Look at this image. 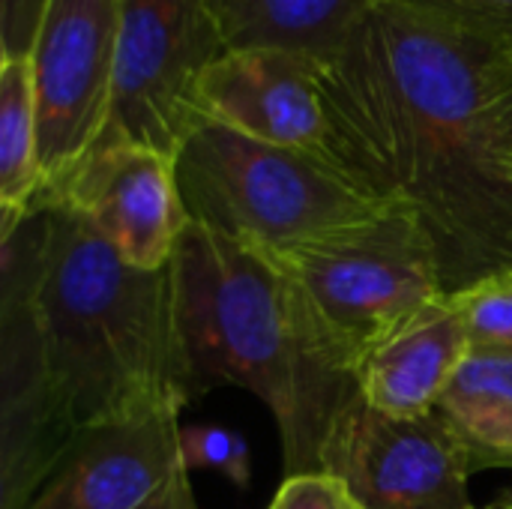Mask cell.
Returning <instances> with one entry per match:
<instances>
[{
    "mask_svg": "<svg viewBox=\"0 0 512 509\" xmlns=\"http://www.w3.org/2000/svg\"><path fill=\"white\" fill-rule=\"evenodd\" d=\"M480 509H512V489H507V492H501L495 501H489L486 507Z\"/></svg>",
    "mask_w": 512,
    "mask_h": 509,
    "instance_id": "23",
    "label": "cell"
},
{
    "mask_svg": "<svg viewBox=\"0 0 512 509\" xmlns=\"http://www.w3.org/2000/svg\"><path fill=\"white\" fill-rule=\"evenodd\" d=\"M321 66L285 48H225L201 78L198 108L204 120L249 138L321 156Z\"/></svg>",
    "mask_w": 512,
    "mask_h": 509,
    "instance_id": "10",
    "label": "cell"
},
{
    "mask_svg": "<svg viewBox=\"0 0 512 509\" xmlns=\"http://www.w3.org/2000/svg\"><path fill=\"white\" fill-rule=\"evenodd\" d=\"M324 471L342 477L363 509H477L471 465L435 414L396 420L357 396L327 444Z\"/></svg>",
    "mask_w": 512,
    "mask_h": 509,
    "instance_id": "8",
    "label": "cell"
},
{
    "mask_svg": "<svg viewBox=\"0 0 512 509\" xmlns=\"http://www.w3.org/2000/svg\"><path fill=\"white\" fill-rule=\"evenodd\" d=\"M432 414L462 447L471 474L512 471V351L471 348Z\"/></svg>",
    "mask_w": 512,
    "mask_h": 509,
    "instance_id": "14",
    "label": "cell"
},
{
    "mask_svg": "<svg viewBox=\"0 0 512 509\" xmlns=\"http://www.w3.org/2000/svg\"><path fill=\"white\" fill-rule=\"evenodd\" d=\"M48 0H0V54L30 57Z\"/></svg>",
    "mask_w": 512,
    "mask_h": 509,
    "instance_id": "20",
    "label": "cell"
},
{
    "mask_svg": "<svg viewBox=\"0 0 512 509\" xmlns=\"http://www.w3.org/2000/svg\"><path fill=\"white\" fill-rule=\"evenodd\" d=\"M450 297L462 312L471 348L512 351V267L495 270Z\"/></svg>",
    "mask_w": 512,
    "mask_h": 509,
    "instance_id": "16",
    "label": "cell"
},
{
    "mask_svg": "<svg viewBox=\"0 0 512 509\" xmlns=\"http://www.w3.org/2000/svg\"><path fill=\"white\" fill-rule=\"evenodd\" d=\"M510 159H512V156H510Z\"/></svg>",
    "mask_w": 512,
    "mask_h": 509,
    "instance_id": "24",
    "label": "cell"
},
{
    "mask_svg": "<svg viewBox=\"0 0 512 509\" xmlns=\"http://www.w3.org/2000/svg\"><path fill=\"white\" fill-rule=\"evenodd\" d=\"M51 204L81 213L138 270H165L189 228L174 159L132 144H96Z\"/></svg>",
    "mask_w": 512,
    "mask_h": 509,
    "instance_id": "9",
    "label": "cell"
},
{
    "mask_svg": "<svg viewBox=\"0 0 512 509\" xmlns=\"http://www.w3.org/2000/svg\"><path fill=\"white\" fill-rule=\"evenodd\" d=\"M504 54L381 0L321 66V159L366 198L417 216L444 294L512 267V159L489 108Z\"/></svg>",
    "mask_w": 512,
    "mask_h": 509,
    "instance_id": "1",
    "label": "cell"
},
{
    "mask_svg": "<svg viewBox=\"0 0 512 509\" xmlns=\"http://www.w3.org/2000/svg\"><path fill=\"white\" fill-rule=\"evenodd\" d=\"M270 258L291 285L312 345L348 378H357L393 330L444 294L426 228L399 207Z\"/></svg>",
    "mask_w": 512,
    "mask_h": 509,
    "instance_id": "4",
    "label": "cell"
},
{
    "mask_svg": "<svg viewBox=\"0 0 512 509\" xmlns=\"http://www.w3.org/2000/svg\"><path fill=\"white\" fill-rule=\"evenodd\" d=\"M180 453L186 471H219L234 486L252 483V456L243 435L213 423L180 426Z\"/></svg>",
    "mask_w": 512,
    "mask_h": 509,
    "instance_id": "18",
    "label": "cell"
},
{
    "mask_svg": "<svg viewBox=\"0 0 512 509\" xmlns=\"http://www.w3.org/2000/svg\"><path fill=\"white\" fill-rule=\"evenodd\" d=\"M120 0H48L30 51L39 123V192L51 204L96 147L111 111Z\"/></svg>",
    "mask_w": 512,
    "mask_h": 509,
    "instance_id": "7",
    "label": "cell"
},
{
    "mask_svg": "<svg viewBox=\"0 0 512 509\" xmlns=\"http://www.w3.org/2000/svg\"><path fill=\"white\" fill-rule=\"evenodd\" d=\"M222 51L210 0H120L111 111L96 144H132L177 159L204 123L198 87Z\"/></svg>",
    "mask_w": 512,
    "mask_h": 509,
    "instance_id": "6",
    "label": "cell"
},
{
    "mask_svg": "<svg viewBox=\"0 0 512 509\" xmlns=\"http://www.w3.org/2000/svg\"><path fill=\"white\" fill-rule=\"evenodd\" d=\"M0 270L24 285L66 456L93 432L180 414L192 402L171 267L126 264L81 213L51 204L0 234Z\"/></svg>",
    "mask_w": 512,
    "mask_h": 509,
    "instance_id": "2",
    "label": "cell"
},
{
    "mask_svg": "<svg viewBox=\"0 0 512 509\" xmlns=\"http://www.w3.org/2000/svg\"><path fill=\"white\" fill-rule=\"evenodd\" d=\"M177 417L168 411L81 438L24 509H150L189 483Z\"/></svg>",
    "mask_w": 512,
    "mask_h": 509,
    "instance_id": "11",
    "label": "cell"
},
{
    "mask_svg": "<svg viewBox=\"0 0 512 509\" xmlns=\"http://www.w3.org/2000/svg\"><path fill=\"white\" fill-rule=\"evenodd\" d=\"M468 351L462 312L450 294H441L363 360L357 372L360 399L396 420L429 417Z\"/></svg>",
    "mask_w": 512,
    "mask_h": 509,
    "instance_id": "12",
    "label": "cell"
},
{
    "mask_svg": "<svg viewBox=\"0 0 512 509\" xmlns=\"http://www.w3.org/2000/svg\"><path fill=\"white\" fill-rule=\"evenodd\" d=\"M512 60V0H399Z\"/></svg>",
    "mask_w": 512,
    "mask_h": 509,
    "instance_id": "17",
    "label": "cell"
},
{
    "mask_svg": "<svg viewBox=\"0 0 512 509\" xmlns=\"http://www.w3.org/2000/svg\"><path fill=\"white\" fill-rule=\"evenodd\" d=\"M150 509H198L195 504V495H192V483L174 489L171 495H165L162 501H156Z\"/></svg>",
    "mask_w": 512,
    "mask_h": 509,
    "instance_id": "22",
    "label": "cell"
},
{
    "mask_svg": "<svg viewBox=\"0 0 512 509\" xmlns=\"http://www.w3.org/2000/svg\"><path fill=\"white\" fill-rule=\"evenodd\" d=\"M174 168L189 222L267 255L390 210L354 189L321 156L267 144L213 120L186 138Z\"/></svg>",
    "mask_w": 512,
    "mask_h": 509,
    "instance_id": "5",
    "label": "cell"
},
{
    "mask_svg": "<svg viewBox=\"0 0 512 509\" xmlns=\"http://www.w3.org/2000/svg\"><path fill=\"white\" fill-rule=\"evenodd\" d=\"M168 267L195 396L216 381L255 393L276 420L285 477L324 471L327 444L360 390L312 345L279 264L189 222Z\"/></svg>",
    "mask_w": 512,
    "mask_h": 509,
    "instance_id": "3",
    "label": "cell"
},
{
    "mask_svg": "<svg viewBox=\"0 0 512 509\" xmlns=\"http://www.w3.org/2000/svg\"><path fill=\"white\" fill-rule=\"evenodd\" d=\"M489 126H492V138L498 144V150L504 156H512V60L501 63L498 72V90L489 108Z\"/></svg>",
    "mask_w": 512,
    "mask_h": 509,
    "instance_id": "21",
    "label": "cell"
},
{
    "mask_svg": "<svg viewBox=\"0 0 512 509\" xmlns=\"http://www.w3.org/2000/svg\"><path fill=\"white\" fill-rule=\"evenodd\" d=\"M267 509H363L348 483L330 471L291 474Z\"/></svg>",
    "mask_w": 512,
    "mask_h": 509,
    "instance_id": "19",
    "label": "cell"
},
{
    "mask_svg": "<svg viewBox=\"0 0 512 509\" xmlns=\"http://www.w3.org/2000/svg\"><path fill=\"white\" fill-rule=\"evenodd\" d=\"M39 192V123L30 57H0V234H9Z\"/></svg>",
    "mask_w": 512,
    "mask_h": 509,
    "instance_id": "15",
    "label": "cell"
},
{
    "mask_svg": "<svg viewBox=\"0 0 512 509\" xmlns=\"http://www.w3.org/2000/svg\"><path fill=\"white\" fill-rule=\"evenodd\" d=\"M381 0H210L225 48H285L330 60Z\"/></svg>",
    "mask_w": 512,
    "mask_h": 509,
    "instance_id": "13",
    "label": "cell"
}]
</instances>
